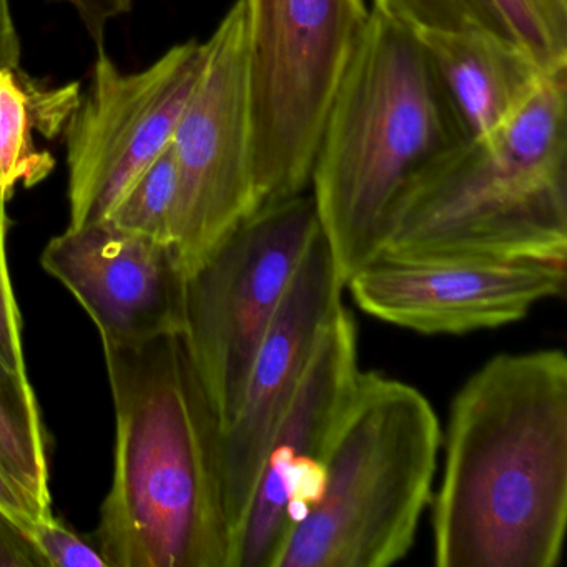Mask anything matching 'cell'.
Listing matches in <instances>:
<instances>
[{"label":"cell","mask_w":567,"mask_h":567,"mask_svg":"<svg viewBox=\"0 0 567 567\" xmlns=\"http://www.w3.org/2000/svg\"><path fill=\"white\" fill-rule=\"evenodd\" d=\"M437 567H556L567 527V357L501 353L451 401Z\"/></svg>","instance_id":"1"},{"label":"cell","mask_w":567,"mask_h":567,"mask_svg":"<svg viewBox=\"0 0 567 567\" xmlns=\"http://www.w3.org/2000/svg\"><path fill=\"white\" fill-rule=\"evenodd\" d=\"M114 480L95 543L109 567H230L217 414L182 333L105 344Z\"/></svg>","instance_id":"2"},{"label":"cell","mask_w":567,"mask_h":567,"mask_svg":"<svg viewBox=\"0 0 567 567\" xmlns=\"http://www.w3.org/2000/svg\"><path fill=\"white\" fill-rule=\"evenodd\" d=\"M466 141L416 32L371 9L331 102L310 178L343 285L383 250L404 190Z\"/></svg>","instance_id":"3"},{"label":"cell","mask_w":567,"mask_h":567,"mask_svg":"<svg viewBox=\"0 0 567 567\" xmlns=\"http://www.w3.org/2000/svg\"><path fill=\"white\" fill-rule=\"evenodd\" d=\"M567 69L494 134L437 158L391 212L380 255L567 260Z\"/></svg>","instance_id":"4"},{"label":"cell","mask_w":567,"mask_h":567,"mask_svg":"<svg viewBox=\"0 0 567 567\" xmlns=\"http://www.w3.org/2000/svg\"><path fill=\"white\" fill-rule=\"evenodd\" d=\"M441 427L416 388L360 371L324 454L323 489L275 567H388L431 504Z\"/></svg>","instance_id":"5"},{"label":"cell","mask_w":567,"mask_h":567,"mask_svg":"<svg viewBox=\"0 0 567 567\" xmlns=\"http://www.w3.org/2000/svg\"><path fill=\"white\" fill-rule=\"evenodd\" d=\"M258 205L310 188L331 102L370 21L367 0H244Z\"/></svg>","instance_id":"6"},{"label":"cell","mask_w":567,"mask_h":567,"mask_svg":"<svg viewBox=\"0 0 567 567\" xmlns=\"http://www.w3.org/2000/svg\"><path fill=\"white\" fill-rule=\"evenodd\" d=\"M318 231L313 195L301 192L258 208L187 277L182 337L221 431Z\"/></svg>","instance_id":"7"},{"label":"cell","mask_w":567,"mask_h":567,"mask_svg":"<svg viewBox=\"0 0 567 567\" xmlns=\"http://www.w3.org/2000/svg\"><path fill=\"white\" fill-rule=\"evenodd\" d=\"M207 42L204 75L172 138L177 157L172 245L187 277L260 208L244 0H235Z\"/></svg>","instance_id":"8"},{"label":"cell","mask_w":567,"mask_h":567,"mask_svg":"<svg viewBox=\"0 0 567 567\" xmlns=\"http://www.w3.org/2000/svg\"><path fill=\"white\" fill-rule=\"evenodd\" d=\"M208 59V42L175 45L154 65L124 74L97 49L91 87L65 128L71 224L107 220L128 188L174 138Z\"/></svg>","instance_id":"9"},{"label":"cell","mask_w":567,"mask_h":567,"mask_svg":"<svg viewBox=\"0 0 567 567\" xmlns=\"http://www.w3.org/2000/svg\"><path fill=\"white\" fill-rule=\"evenodd\" d=\"M567 260L378 255L344 288L361 311L421 334L506 327L566 291Z\"/></svg>","instance_id":"10"},{"label":"cell","mask_w":567,"mask_h":567,"mask_svg":"<svg viewBox=\"0 0 567 567\" xmlns=\"http://www.w3.org/2000/svg\"><path fill=\"white\" fill-rule=\"evenodd\" d=\"M360 371L357 323L341 305L268 444L230 567H275L291 527L320 497L328 443Z\"/></svg>","instance_id":"11"},{"label":"cell","mask_w":567,"mask_h":567,"mask_svg":"<svg viewBox=\"0 0 567 567\" xmlns=\"http://www.w3.org/2000/svg\"><path fill=\"white\" fill-rule=\"evenodd\" d=\"M343 290L320 228L261 341L240 406L220 434L231 543L257 486L268 444L300 386L324 327L343 305Z\"/></svg>","instance_id":"12"},{"label":"cell","mask_w":567,"mask_h":567,"mask_svg":"<svg viewBox=\"0 0 567 567\" xmlns=\"http://www.w3.org/2000/svg\"><path fill=\"white\" fill-rule=\"evenodd\" d=\"M41 264L87 311L104 347L184 333L187 275L167 241L102 220L52 238Z\"/></svg>","instance_id":"13"},{"label":"cell","mask_w":567,"mask_h":567,"mask_svg":"<svg viewBox=\"0 0 567 567\" xmlns=\"http://www.w3.org/2000/svg\"><path fill=\"white\" fill-rule=\"evenodd\" d=\"M416 35L467 141L499 131L549 74L517 42L496 32L467 29Z\"/></svg>","instance_id":"14"},{"label":"cell","mask_w":567,"mask_h":567,"mask_svg":"<svg viewBox=\"0 0 567 567\" xmlns=\"http://www.w3.org/2000/svg\"><path fill=\"white\" fill-rule=\"evenodd\" d=\"M79 102V84L45 91L38 82L22 79L19 69H0V187L9 198L19 184L35 187L54 171L55 158L39 151L32 131L49 141L58 137Z\"/></svg>","instance_id":"15"},{"label":"cell","mask_w":567,"mask_h":567,"mask_svg":"<svg viewBox=\"0 0 567 567\" xmlns=\"http://www.w3.org/2000/svg\"><path fill=\"white\" fill-rule=\"evenodd\" d=\"M0 467L51 509L45 430L31 381L0 363Z\"/></svg>","instance_id":"16"},{"label":"cell","mask_w":567,"mask_h":567,"mask_svg":"<svg viewBox=\"0 0 567 567\" xmlns=\"http://www.w3.org/2000/svg\"><path fill=\"white\" fill-rule=\"evenodd\" d=\"M177 194V157L174 144L145 168L107 220L122 230L172 244V214Z\"/></svg>","instance_id":"17"},{"label":"cell","mask_w":567,"mask_h":567,"mask_svg":"<svg viewBox=\"0 0 567 567\" xmlns=\"http://www.w3.org/2000/svg\"><path fill=\"white\" fill-rule=\"evenodd\" d=\"M504 31L547 72L567 69V0H486Z\"/></svg>","instance_id":"18"},{"label":"cell","mask_w":567,"mask_h":567,"mask_svg":"<svg viewBox=\"0 0 567 567\" xmlns=\"http://www.w3.org/2000/svg\"><path fill=\"white\" fill-rule=\"evenodd\" d=\"M374 11L413 31H480L507 35L486 0H373Z\"/></svg>","instance_id":"19"},{"label":"cell","mask_w":567,"mask_h":567,"mask_svg":"<svg viewBox=\"0 0 567 567\" xmlns=\"http://www.w3.org/2000/svg\"><path fill=\"white\" fill-rule=\"evenodd\" d=\"M9 197L0 187V363L9 373L21 380L29 381L25 367L24 348H22L21 313L16 301L9 274L6 235H8V214L6 204Z\"/></svg>","instance_id":"20"},{"label":"cell","mask_w":567,"mask_h":567,"mask_svg":"<svg viewBox=\"0 0 567 567\" xmlns=\"http://www.w3.org/2000/svg\"><path fill=\"white\" fill-rule=\"evenodd\" d=\"M31 536L48 567H109L97 543L64 526L54 514L35 520Z\"/></svg>","instance_id":"21"},{"label":"cell","mask_w":567,"mask_h":567,"mask_svg":"<svg viewBox=\"0 0 567 567\" xmlns=\"http://www.w3.org/2000/svg\"><path fill=\"white\" fill-rule=\"evenodd\" d=\"M0 567H48L31 530L0 507Z\"/></svg>","instance_id":"22"},{"label":"cell","mask_w":567,"mask_h":567,"mask_svg":"<svg viewBox=\"0 0 567 567\" xmlns=\"http://www.w3.org/2000/svg\"><path fill=\"white\" fill-rule=\"evenodd\" d=\"M78 12L97 49L104 48L105 31L114 19L128 14L134 0H64Z\"/></svg>","instance_id":"23"},{"label":"cell","mask_w":567,"mask_h":567,"mask_svg":"<svg viewBox=\"0 0 567 567\" xmlns=\"http://www.w3.org/2000/svg\"><path fill=\"white\" fill-rule=\"evenodd\" d=\"M0 507L21 520L29 530L35 520L51 516L52 511L42 507L24 487L19 486L2 467H0Z\"/></svg>","instance_id":"24"},{"label":"cell","mask_w":567,"mask_h":567,"mask_svg":"<svg viewBox=\"0 0 567 567\" xmlns=\"http://www.w3.org/2000/svg\"><path fill=\"white\" fill-rule=\"evenodd\" d=\"M21 41L12 16L11 0H0V69H19Z\"/></svg>","instance_id":"25"}]
</instances>
